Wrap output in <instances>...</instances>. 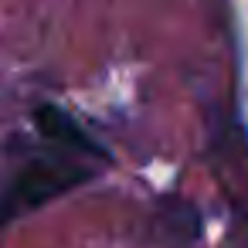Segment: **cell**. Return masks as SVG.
I'll return each instance as SVG.
<instances>
[{
    "instance_id": "cell-1",
    "label": "cell",
    "mask_w": 248,
    "mask_h": 248,
    "mask_svg": "<svg viewBox=\"0 0 248 248\" xmlns=\"http://www.w3.org/2000/svg\"><path fill=\"white\" fill-rule=\"evenodd\" d=\"M85 177H89V167L68 160L65 153L28 160L11 177V184L0 190V224L11 221V217H17V214H24V211H31V207L48 204L51 197L72 190Z\"/></svg>"
}]
</instances>
